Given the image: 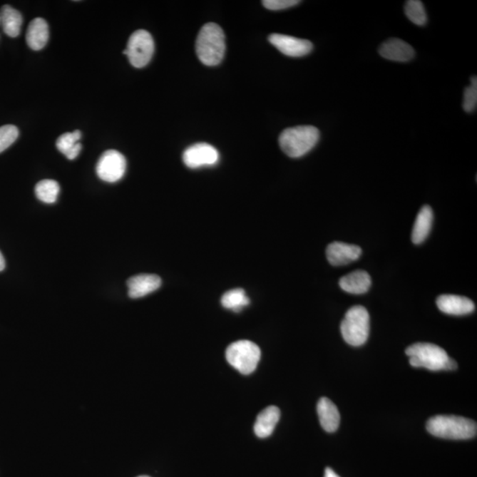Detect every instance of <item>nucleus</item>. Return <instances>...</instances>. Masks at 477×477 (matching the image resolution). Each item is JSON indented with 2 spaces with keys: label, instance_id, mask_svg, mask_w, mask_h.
<instances>
[{
  "label": "nucleus",
  "instance_id": "nucleus-1",
  "mask_svg": "<svg viewBox=\"0 0 477 477\" xmlns=\"http://www.w3.org/2000/svg\"><path fill=\"white\" fill-rule=\"evenodd\" d=\"M409 364L415 368H425L432 371H456L457 362L445 350L435 344L416 343L406 349Z\"/></svg>",
  "mask_w": 477,
  "mask_h": 477
},
{
  "label": "nucleus",
  "instance_id": "nucleus-2",
  "mask_svg": "<svg viewBox=\"0 0 477 477\" xmlns=\"http://www.w3.org/2000/svg\"><path fill=\"white\" fill-rule=\"evenodd\" d=\"M225 39L223 29L219 25L210 22L202 26L195 42V51L202 64L208 66L220 64L225 53Z\"/></svg>",
  "mask_w": 477,
  "mask_h": 477
},
{
  "label": "nucleus",
  "instance_id": "nucleus-3",
  "mask_svg": "<svg viewBox=\"0 0 477 477\" xmlns=\"http://www.w3.org/2000/svg\"><path fill=\"white\" fill-rule=\"evenodd\" d=\"M429 434L440 438L465 440L476 437L475 421L456 416H436L427 421Z\"/></svg>",
  "mask_w": 477,
  "mask_h": 477
},
{
  "label": "nucleus",
  "instance_id": "nucleus-4",
  "mask_svg": "<svg viewBox=\"0 0 477 477\" xmlns=\"http://www.w3.org/2000/svg\"><path fill=\"white\" fill-rule=\"evenodd\" d=\"M320 133L313 125H298L284 129L279 135L281 150L288 157L298 158L304 156L317 145Z\"/></svg>",
  "mask_w": 477,
  "mask_h": 477
},
{
  "label": "nucleus",
  "instance_id": "nucleus-5",
  "mask_svg": "<svg viewBox=\"0 0 477 477\" xmlns=\"http://www.w3.org/2000/svg\"><path fill=\"white\" fill-rule=\"evenodd\" d=\"M340 331L344 340L354 347H360L367 342L369 334V315L362 306H354L347 310Z\"/></svg>",
  "mask_w": 477,
  "mask_h": 477
},
{
  "label": "nucleus",
  "instance_id": "nucleus-6",
  "mask_svg": "<svg viewBox=\"0 0 477 477\" xmlns=\"http://www.w3.org/2000/svg\"><path fill=\"white\" fill-rule=\"evenodd\" d=\"M228 364L243 375L256 371L261 359V350L257 344L250 340H239L232 343L225 351Z\"/></svg>",
  "mask_w": 477,
  "mask_h": 477
},
{
  "label": "nucleus",
  "instance_id": "nucleus-7",
  "mask_svg": "<svg viewBox=\"0 0 477 477\" xmlns=\"http://www.w3.org/2000/svg\"><path fill=\"white\" fill-rule=\"evenodd\" d=\"M155 50L154 41L149 32L139 29L130 36L128 47L123 51L135 68H140L149 64Z\"/></svg>",
  "mask_w": 477,
  "mask_h": 477
},
{
  "label": "nucleus",
  "instance_id": "nucleus-8",
  "mask_svg": "<svg viewBox=\"0 0 477 477\" xmlns=\"http://www.w3.org/2000/svg\"><path fill=\"white\" fill-rule=\"evenodd\" d=\"M127 168V161L119 151L106 150L100 157L96 168L99 179L106 183H113L124 176Z\"/></svg>",
  "mask_w": 477,
  "mask_h": 477
},
{
  "label": "nucleus",
  "instance_id": "nucleus-9",
  "mask_svg": "<svg viewBox=\"0 0 477 477\" xmlns=\"http://www.w3.org/2000/svg\"><path fill=\"white\" fill-rule=\"evenodd\" d=\"M183 159L188 168L197 169L215 165L219 162L220 154L210 144L197 143L184 151Z\"/></svg>",
  "mask_w": 477,
  "mask_h": 477
},
{
  "label": "nucleus",
  "instance_id": "nucleus-10",
  "mask_svg": "<svg viewBox=\"0 0 477 477\" xmlns=\"http://www.w3.org/2000/svg\"><path fill=\"white\" fill-rule=\"evenodd\" d=\"M269 42L288 57L306 56L313 50V43L310 41L290 36L272 34L269 36Z\"/></svg>",
  "mask_w": 477,
  "mask_h": 477
},
{
  "label": "nucleus",
  "instance_id": "nucleus-11",
  "mask_svg": "<svg viewBox=\"0 0 477 477\" xmlns=\"http://www.w3.org/2000/svg\"><path fill=\"white\" fill-rule=\"evenodd\" d=\"M361 256L360 247L339 242L329 244L327 257L332 265L342 266L357 261Z\"/></svg>",
  "mask_w": 477,
  "mask_h": 477
},
{
  "label": "nucleus",
  "instance_id": "nucleus-12",
  "mask_svg": "<svg viewBox=\"0 0 477 477\" xmlns=\"http://www.w3.org/2000/svg\"><path fill=\"white\" fill-rule=\"evenodd\" d=\"M440 312L453 316H464L475 310V303L471 299L456 294H443L437 299Z\"/></svg>",
  "mask_w": 477,
  "mask_h": 477
},
{
  "label": "nucleus",
  "instance_id": "nucleus-13",
  "mask_svg": "<svg viewBox=\"0 0 477 477\" xmlns=\"http://www.w3.org/2000/svg\"><path fill=\"white\" fill-rule=\"evenodd\" d=\"M379 54L386 60L396 62H408L415 58L416 51L405 41L391 39L379 47Z\"/></svg>",
  "mask_w": 477,
  "mask_h": 477
},
{
  "label": "nucleus",
  "instance_id": "nucleus-14",
  "mask_svg": "<svg viewBox=\"0 0 477 477\" xmlns=\"http://www.w3.org/2000/svg\"><path fill=\"white\" fill-rule=\"evenodd\" d=\"M162 280L158 275H140L128 280V297L138 299L153 293L161 287Z\"/></svg>",
  "mask_w": 477,
  "mask_h": 477
},
{
  "label": "nucleus",
  "instance_id": "nucleus-15",
  "mask_svg": "<svg viewBox=\"0 0 477 477\" xmlns=\"http://www.w3.org/2000/svg\"><path fill=\"white\" fill-rule=\"evenodd\" d=\"M317 409L322 428L329 434L337 431L340 423V415L334 403L328 398H321L317 403Z\"/></svg>",
  "mask_w": 477,
  "mask_h": 477
},
{
  "label": "nucleus",
  "instance_id": "nucleus-16",
  "mask_svg": "<svg viewBox=\"0 0 477 477\" xmlns=\"http://www.w3.org/2000/svg\"><path fill=\"white\" fill-rule=\"evenodd\" d=\"M279 418L280 410L277 406H271L265 409L257 417L254 425L255 434L260 438L270 437L279 423Z\"/></svg>",
  "mask_w": 477,
  "mask_h": 477
},
{
  "label": "nucleus",
  "instance_id": "nucleus-17",
  "mask_svg": "<svg viewBox=\"0 0 477 477\" xmlns=\"http://www.w3.org/2000/svg\"><path fill=\"white\" fill-rule=\"evenodd\" d=\"M339 287L347 293L362 294L367 293L371 286V278L365 271H356L342 277Z\"/></svg>",
  "mask_w": 477,
  "mask_h": 477
},
{
  "label": "nucleus",
  "instance_id": "nucleus-18",
  "mask_svg": "<svg viewBox=\"0 0 477 477\" xmlns=\"http://www.w3.org/2000/svg\"><path fill=\"white\" fill-rule=\"evenodd\" d=\"M49 39V27L43 18H36L29 25L26 40L32 50L39 51L46 46Z\"/></svg>",
  "mask_w": 477,
  "mask_h": 477
},
{
  "label": "nucleus",
  "instance_id": "nucleus-19",
  "mask_svg": "<svg viewBox=\"0 0 477 477\" xmlns=\"http://www.w3.org/2000/svg\"><path fill=\"white\" fill-rule=\"evenodd\" d=\"M434 222V212L429 205H424L417 214L412 231V242L420 244L424 242L430 234Z\"/></svg>",
  "mask_w": 477,
  "mask_h": 477
},
{
  "label": "nucleus",
  "instance_id": "nucleus-20",
  "mask_svg": "<svg viewBox=\"0 0 477 477\" xmlns=\"http://www.w3.org/2000/svg\"><path fill=\"white\" fill-rule=\"evenodd\" d=\"M0 24L4 32L10 38H17L20 35L22 16L19 11L9 5L4 6L0 12Z\"/></svg>",
  "mask_w": 477,
  "mask_h": 477
},
{
  "label": "nucleus",
  "instance_id": "nucleus-21",
  "mask_svg": "<svg viewBox=\"0 0 477 477\" xmlns=\"http://www.w3.org/2000/svg\"><path fill=\"white\" fill-rule=\"evenodd\" d=\"M81 138V133L79 130L73 133H66L58 138L56 145L58 150L64 154L69 160H73L81 153V144L79 140Z\"/></svg>",
  "mask_w": 477,
  "mask_h": 477
},
{
  "label": "nucleus",
  "instance_id": "nucleus-22",
  "mask_svg": "<svg viewBox=\"0 0 477 477\" xmlns=\"http://www.w3.org/2000/svg\"><path fill=\"white\" fill-rule=\"evenodd\" d=\"M250 299L242 288H235L227 292L221 298L222 306L232 312H239L250 304Z\"/></svg>",
  "mask_w": 477,
  "mask_h": 477
},
{
  "label": "nucleus",
  "instance_id": "nucleus-23",
  "mask_svg": "<svg viewBox=\"0 0 477 477\" xmlns=\"http://www.w3.org/2000/svg\"><path fill=\"white\" fill-rule=\"evenodd\" d=\"M60 185L56 180H43L36 184L35 192L36 198L46 203H53L57 201L60 194Z\"/></svg>",
  "mask_w": 477,
  "mask_h": 477
},
{
  "label": "nucleus",
  "instance_id": "nucleus-24",
  "mask_svg": "<svg viewBox=\"0 0 477 477\" xmlns=\"http://www.w3.org/2000/svg\"><path fill=\"white\" fill-rule=\"evenodd\" d=\"M405 14L414 24L424 26L427 24V14L423 2L419 0H409L406 2Z\"/></svg>",
  "mask_w": 477,
  "mask_h": 477
},
{
  "label": "nucleus",
  "instance_id": "nucleus-25",
  "mask_svg": "<svg viewBox=\"0 0 477 477\" xmlns=\"http://www.w3.org/2000/svg\"><path fill=\"white\" fill-rule=\"evenodd\" d=\"M19 136V130L13 125H6L0 128V153L9 148Z\"/></svg>",
  "mask_w": 477,
  "mask_h": 477
},
{
  "label": "nucleus",
  "instance_id": "nucleus-26",
  "mask_svg": "<svg viewBox=\"0 0 477 477\" xmlns=\"http://www.w3.org/2000/svg\"><path fill=\"white\" fill-rule=\"evenodd\" d=\"M465 112L473 113L477 106V78L472 77L471 86L466 88L464 91L463 103H462Z\"/></svg>",
  "mask_w": 477,
  "mask_h": 477
},
{
  "label": "nucleus",
  "instance_id": "nucleus-27",
  "mask_svg": "<svg viewBox=\"0 0 477 477\" xmlns=\"http://www.w3.org/2000/svg\"><path fill=\"white\" fill-rule=\"evenodd\" d=\"M262 3L265 9L278 11L290 9V7L298 5L299 1L298 0H265Z\"/></svg>",
  "mask_w": 477,
  "mask_h": 477
},
{
  "label": "nucleus",
  "instance_id": "nucleus-28",
  "mask_svg": "<svg viewBox=\"0 0 477 477\" xmlns=\"http://www.w3.org/2000/svg\"><path fill=\"white\" fill-rule=\"evenodd\" d=\"M324 477H340L336 474L334 471H332V468H327L324 471Z\"/></svg>",
  "mask_w": 477,
  "mask_h": 477
},
{
  "label": "nucleus",
  "instance_id": "nucleus-29",
  "mask_svg": "<svg viewBox=\"0 0 477 477\" xmlns=\"http://www.w3.org/2000/svg\"><path fill=\"white\" fill-rule=\"evenodd\" d=\"M5 268H6L5 258H4L2 253L0 252V272L4 271Z\"/></svg>",
  "mask_w": 477,
  "mask_h": 477
},
{
  "label": "nucleus",
  "instance_id": "nucleus-30",
  "mask_svg": "<svg viewBox=\"0 0 477 477\" xmlns=\"http://www.w3.org/2000/svg\"><path fill=\"white\" fill-rule=\"evenodd\" d=\"M138 477H150V476H138Z\"/></svg>",
  "mask_w": 477,
  "mask_h": 477
}]
</instances>
